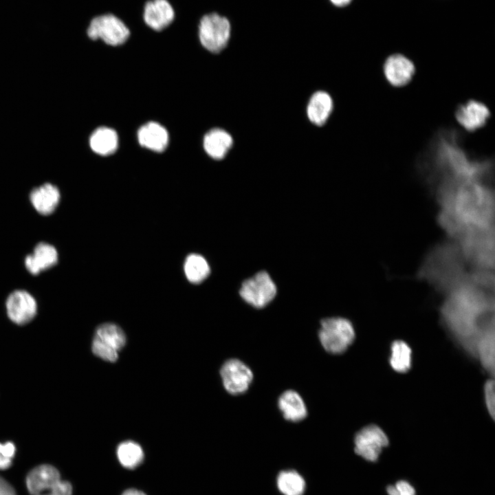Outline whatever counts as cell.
Instances as JSON below:
<instances>
[{"label":"cell","mask_w":495,"mask_h":495,"mask_svg":"<svg viewBox=\"0 0 495 495\" xmlns=\"http://www.w3.org/2000/svg\"><path fill=\"white\" fill-rule=\"evenodd\" d=\"M494 282L474 271L445 294L441 318L456 343L475 358L481 337L494 329Z\"/></svg>","instance_id":"6da1fadb"},{"label":"cell","mask_w":495,"mask_h":495,"mask_svg":"<svg viewBox=\"0 0 495 495\" xmlns=\"http://www.w3.org/2000/svg\"><path fill=\"white\" fill-rule=\"evenodd\" d=\"M438 179V220L452 241L494 230V193L487 179L463 176Z\"/></svg>","instance_id":"7a4b0ae2"},{"label":"cell","mask_w":495,"mask_h":495,"mask_svg":"<svg viewBox=\"0 0 495 495\" xmlns=\"http://www.w3.org/2000/svg\"><path fill=\"white\" fill-rule=\"evenodd\" d=\"M86 33L91 40H100L111 47L124 45L131 35L126 23L111 12L97 14L92 17L89 22Z\"/></svg>","instance_id":"3957f363"},{"label":"cell","mask_w":495,"mask_h":495,"mask_svg":"<svg viewBox=\"0 0 495 495\" xmlns=\"http://www.w3.org/2000/svg\"><path fill=\"white\" fill-rule=\"evenodd\" d=\"M352 323L346 318L333 317L321 321L318 338L324 349L331 354L346 351L355 340Z\"/></svg>","instance_id":"277c9868"},{"label":"cell","mask_w":495,"mask_h":495,"mask_svg":"<svg viewBox=\"0 0 495 495\" xmlns=\"http://www.w3.org/2000/svg\"><path fill=\"white\" fill-rule=\"evenodd\" d=\"M26 486L31 495H72L70 483L62 480L58 470L48 464L40 465L30 471Z\"/></svg>","instance_id":"5b68a950"},{"label":"cell","mask_w":495,"mask_h":495,"mask_svg":"<svg viewBox=\"0 0 495 495\" xmlns=\"http://www.w3.org/2000/svg\"><path fill=\"white\" fill-rule=\"evenodd\" d=\"M230 30L229 21L216 12L204 14L197 23L199 41L211 53H219L226 47Z\"/></svg>","instance_id":"8992f818"},{"label":"cell","mask_w":495,"mask_h":495,"mask_svg":"<svg viewBox=\"0 0 495 495\" xmlns=\"http://www.w3.org/2000/svg\"><path fill=\"white\" fill-rule=\"evenodd\" d=\"M125 343V334L119 326L113 323H104L96 329L91 349L98 358L113 362L117 360L118 351Z\"/></svg>","instance_id":"52a82bcc"},{"label":"cell","mask_w":495,"mask_h":495,"mask_svg":"<svg viewBox=\"0 0 495 495\" xmlns=\"http://www.w3.org/2000/svg\"><path fill=\"white\" fill-rule=\"evenodd\" d=\"M239 294L251 306L263 308L274 298L276 286L270 276L262 271L242 283Z\"/></svg>","instance_id":"ba28073f"},{"label":"cell","mask_w":495,"mask_h":495,"mask_svg":"<svg viewBox=\"0 0 495 495\" xmlns=\"http://www.w3.org/2000/svg\"><path fill=\"white\" fill-rule=\"evenodd\" d=\"M388 443V438L384 430L377 425L371 424L356 433L354 450L365 460L375 462Z\"/></svg>","instance_id":"9c48e42d"},{"label":"cell","mask_w":495,"mask_h":495,"mask_svg":"<svg viewBox=\"0 0 495 495\" xmlns=\"http://www.w3.org/2000/svg\"><path fill=\"white\" fill-rule=\"evenodd\" d=\"M220 374L225 389L234 395L246 392L254 377L250 368L236 358L227 360L222 365Z\"/></svg>","instance_id":"30bf717a"},{"label":"cell","mask_w":495,"mask_h":495,"mask_svg":"<svg viewBox=\"0 0 495 495\" xmlns=\"http://www.w3.org/2000/svg\"><path fill=\"white\" fill-rule=\"evenodd\" d=\"M176 12L169 0H146L142 6V20L153 32L160 33L174 22Z\"/></svg>","instance_id":"8fae6325"},{"label":"cell","mask_w":495,"mask_h":495,"mask_svg":"<svg viewBox=\"0 0 495 495\" xmlns=\"http://www.w3.org/2000/svg\"><path fill=\"white\" fill-rule=\"evenodd\" d=\"M37 302L28 291L16 289L6 300V313L14 323L23 325L30 322L37 313Z\"/></svg>","instance_id":"7c38bea8"},{"label":"cell","mask_w":495,"mask_h":495,"mask_svg":"<svg viewBox=\"0 0 495 495\" xmlns=\"http://www.w3.org/2000/svg\"><path fill=\"white\" fill-rule=\"evenodd\" d=\"M58 261L56 248L47 242L38 243L31 254L24 259V265L32 275H38L41 272L55 266Z\"/></svg>","instance_id":"4fadbf2b"},{"label":"cell","mask_w":495,"mask_h":495,"mask_svg":"<svg viewBox=\"0 0 495 495\" xmlns=\"http://www.w3.org/2000/svg\"><path fill=\"white\" fill-rule=\"evenodd\" d=\"M490 117L488 108L482 102L470 100L456 111L458 122L467 131H474L483 126Z\"/></svg>","instance_id":"5bb4252c"},{"label":"cell","mask_w":495,"mask_h":495,"mask_svg":"<svg viewBox=\"0 0 495 495\" xmlns=\"http://www.w3.org/2000/svg\"><path fill=\"white\" fill-rule=\"evenodd\" d=\"M384 73L390 84L401 87L410 81L415 73V66L406 56L393 54L385 61Z\"/></svg>","instance_id":"9a60e30c"},{"label":"cell","mask_w":495,"mask_h":495,"mask_svg":"<svg viewBox=\"0 0 495 495\" xmlns=\"http://www.w3.org/2000/svg\"><path fill=\"white\" fill-rule=\"evenodd\" d=\"M29 199L38 214L47 216L52 214L57 208L60 201V192L55 185L45 183L32 189Z\"/></svg>","instance_id":"2e32d148"},{"label":"cell","mask_w":495,"mask_h":495,"mask_svg":"<svg viewBox=\"0 0 495 495\" xmlns=\"http://www.w3.org/2000/svg\"><path fill=\"white\" fill-rule=\"evenodd\" d=\"M138 139L142 146L155 152H162L168 145V134L159 123L150 122L140 128Z\"/></svg>","instance_id":"e0dca14e"},{"label":"cell","mask_w":495,"mask_h":495,"mask_svg":"<svg viewBox=\"0 0 495 495\" xmlns=\"http://www.w3.org/2000/svg\"><path fill=\"white\" fill-rule=\"evenodd\" d=\"M278 407L283 417L292 422L302 421L307 415V406L302 397L294 390H285L280 395Z\"/></svg>","instance_id":"ac0fdd59"},{"label":"cell","mask_w":495,"mask_h":495,"mask_svg":"<svg viewBox=\"0 0 495 495\" xmlns=\"http://www.w3.org/2000/svg\"><path fill=\"white\" fill-rule=\"evenodd\" d=\"M333 109V100L330 95L322 91L314 93L307 104V114L309 120L317 126L323 125Z\"/></svg>","instance_id":"d6986e66"},{"label":"cell","mask_w":495,"mask_h":495,"mask_svg":"<svg viewBox=\"0 0 495 495\" xmlns=\"http://www.w3.org/2000/svg\"><path fill=\"white\" fill-rule=\"evenodd\" d=\"M232 136L221 129H214L208 131L204 139V148L206 153L214 160L225 157L232 145Z\"/></svg>","instance_id":"ffe728a7"},{"label":"cell","mask_w":495,"mask_h":495,"mask_svg":"<svg viewBox=\"0 0 495 495\" xmlns=\"http://www.w3.org/2000/svg\"><path fill=\"white\" fill-rule=\"evenodd\" d=\"M89 144L92 151L98 155H111L118 148V135L113 129L109 127L98 128L90 136Z\"/></svg>","instance_id":"44dd1931"},{"label":"cell","mask_w":495,"mask_h":495,"mask_svg":"<svg viewBox=\"0 0 495 495\" xmlns=\"http://www.w3.org/2000/svg\"><path fill=\"white\" fill-rule=\"evenodd\" d=\"M412 349L404 341L397 340L391 343L389 364L395 371L405 373L412 367Z\"/></svg>","instance_id":"7402d4cb"},{"label":"cell","mask_w":495,"mask_h":495,"mask_svg":"<svg viewBox=\"0 0 495 495\" xmlns=\"http://www.w3.org/2000/svg\"><path fill=\"white\" fill-rule=\"evenodd\" d=\"M494 329L486 332L479 339L475 358L490 375L494 374Z\"/></svg>","instance_id":"603a6c76"},{"label":"cell","mask_w":495,"mask_h":495,"mask_svg":"<svg viewBox=\"0 0 495 495\" xmlns=\"http://www.w3.org/2000/svg\"><path fill=\"white\" fill-rule=\"evenodd\" d=\"M184 271L189 282L199 284L208 276L210 269L204 256L198 254H190L185 260Z\"/></svg>","instance_id":"cb8c5ba5"},{"label":"cell","mask_w":495,"mask_h":495,"mask_svg":"<svg viewBox=\"0 0 495 495\" xmlns=\"http://www.w3.org/2000/svg\"><path fill=\"white\" fill-rule=\"evenodd\" d=\"M276 485L283 495H303L305 481L295 470L281 471L276 478Z\"/></svg>","instance_id":"d4e9b609"},{"label":"cell","mask_w":495,"mask_h":495,"mask_svg":"<svg viewBox=\"0 0 495 495\" xmlns=\"http://www.w3.org/2000/svg\"><path fill=\"white\" fill-rule=\"evenodd\" d=\"M117 455L122 465L130 469L138 466L144 459L142 448L131 441L120 443L117 449Z\"/></svg>","instance_id":"484cf974"},{"label":"cell","mask_w":495,"mask_h":495,"mask_svg":"<svg viewBox=\"0 0 495 495\" xmlns=\"http://www.w3.org/2000/svg\"><path fill=\"white\" fill-rule=\"evenodd\" d=\"M15 453L16 448L13 443H0V470H6L11 466Z\"/></svg>","instance_id":"4316f807"},{"label":"cell","mask_w":495,"mask_h":495,"mask_svg":"<svg viewBox=\"0 0 495 495\" xmlns=\"http://www.w3.org/2000/svg\"><path fill=\"white\" fill-rule=\"evenodd\" d=\"M484 400L486 408L491 418L494 419L495 416V395L494 382L493 379L488 380L484 385Z\"/></svg>","instance_id":"83f0119b"},{"label":"cell","mask_w":495,"mask_h":495,"mask_svg":"<svg viewBox=\"0 0 495 495\" xmlns=\"http://www.w3.org/2000/svg\"><path fill=\"white\" fill-rule=\"evenodd\" d=\"M122 495H146L144 493H143L141 491H139L138 490L134 489H130L128 490H126Z\"/></svg>","instance_id":"f1b7e54d"},{"label":"cell","mask_w":495,"mask_h":495,"mask_svg":"<svg viewBox=\"0 0 495 495\" xmlns=\"http://www.w3.org/2000/svg\"><path fill=\"white\" fill-rule=\"evenodd\" d=\"M351 0H331L337 6H344L349 4Z\"/></svg>","instance_id":"f546056e"}]
</instances>
